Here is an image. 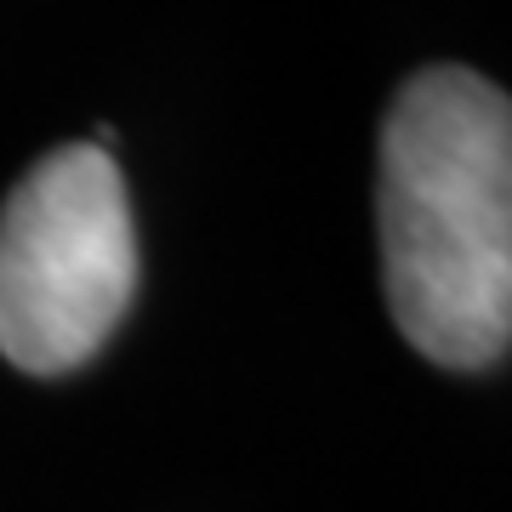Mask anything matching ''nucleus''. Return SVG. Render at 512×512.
<instances>
[{
    "label": "nucleus",
    "mask_w": 512,
    "mask_h": 512,
    "mask_svg": "<svg viewBox=\"0 0 512 512\" xmlns=\"http://www.w3.org/2000/svg\"><path fill=\"white\" fill-rule=\"evenodd\" d=\"M382 285L410 348L478 370L512 342V103L473 69H421L382 126Z\"/></svg>",
    "instance_id": "obj_1"
},
{
    "label": "nucleus",
    "mask_w": 512,
    "mask_h": 512,
    "mask_svg": "<svg viewBox=\"0 0 512 512\" xmlns=\"http://www.w3.org/2000/svg\"><path fill=\"white\" fill-rule=\"evenodd\" d=\"M137 291L126 177L103 143H63L0 205V353L18 370H80Z\"/></svg>",
    "instance_id": "obj_2"
}]
</instances>
